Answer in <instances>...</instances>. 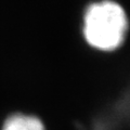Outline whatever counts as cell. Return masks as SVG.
<instances>
[{"mask_svg": "<svg viewBox=\"0 0 130 130\" xmlns=\"http://www.w3.org/2000/svg\"><path fill=\"white\" fill-rule=\"evenodd\" d=\"M129 29L128 15L114 0L90 3L83 16V36L95 50L112 52L124 43Z\"/></svg>", "mask_w": 130, "mask_h": 130, "instance_id": "cell-1", "label": "cell"}, {"mask_svg": "<svg viewBox=\"0 0 130 130\" xmlns=\"http://www.w3.org/2000/svg\"><path fill=\"white\" fill-rule=\"evenodd\" d=\"M2 130H44V126L36 116L13 114L5 121Z\"/></svg>", "mask_w": 130, "mask_h": 130, "instance_id": "cell-2", "label": "cell"}, {"mask_svg": "<svg viewBox=\"0 0 130 130\" xmlns=\"http://www.w3.org/2000/svg\"><path fill=\"white\" fill-rule=\"evenodd\" d=\"M118 108L121 112H124L126 115L130 116V87L125 92L124 96L120 99L118 103Z\"/></svg>", "mask_w": 130, "mask_h": 130, "instance_id": "cell-3", "label": "cell"}]
</instances>
